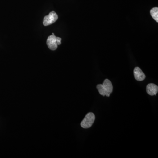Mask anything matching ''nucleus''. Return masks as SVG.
<instances>
[{"label": "nucleus", "mask_w": 158, "mask_h": 158, "mask_svg": "<svg viewBox=\"0 0 158 158\" xmlns=\"http://www.w3.org/2000/svg\"><path fill=\"white\" fill-rule=\"evenodd\" d=\"M62 38L55 36L54 33L52 35L49 36L47 40V44L48 48L51 50H56L58 48V46L61 44Z\"/></svg>", "instance_id": "obj_1"}, {"label": "nucleus", "mask_w": 158, "mask_h": 158, "mask_svg": "<svg viewBox=\"0 0 158 158\" xmlns=\"http://www.w3.org/2000/svg\"><path fill=\"white\" fill-rule=\"evenodd\" d=\"M95 119L94 114L92 113H89L86 115L85 118L81 123V126L83 128H89L92 126Z\"/></svg>", "instance_id": "obj_2"}, {"label": "nucleus", "mask_w": 158, "mask_h": 158, "mask_svg": "<svg viewBox=\"0 0 158 158\" xmlns=\"http://www.w3.org/2000/svg\"><path fill=\"white\" fill-rule=\"evenodd\" d=\"M58 19V16L56 13L54 11H52L44 18L43 25L44 26L50 25L56 22Z\"/></svg>", "instance_id": "obj_3"}, {"label": "nucleus", "mask_w": 158, "mask_h": 158, "mask_svg": "<svg viewBox=\"0 0 158 158\" xmlns=\"http://www.w3.org/2000/svg\"><path fill=\"white\" fill-rule=\"evenodd\" d=\"M103 87L105 91L106 96L109 97L113 92V86L112 82L108 79H106L102 84Z\"/></svg>", "instance_id": "obj_4"}, {"label": "nucleus", "mask_w": 158, "mask_h": 158, "mask_svg": "<svg viewBox=\"0 0 158 158\" xmlns=\"http://www.w3.org/2000/svg\"><path fill=\"white\" fill-rule=\"evenodd\" d=\"M134 74L135 79L139 81H143L146 77L144 73L142 72L141 69L138 67H136L134 69Z\"/></svg>", "instance_id": "obj_5"}, {"label": "nucleus", "mask_w": 158, "mask_h": 158, "mask_svg": "<svg viewBox=\"0 0 158 158\" xmlns=\"http://www.w3.org/2000/svg\"><path fill=\"white\" fill-rule=\"evenodd\" d=\"M146 91L151 96L156 95L158 93V87L156 85L152 83L148 84L146 87Z\"/></svg>", "instance_id": "obj_6"}, {"label": "nucleus", "mask_w": 158, "mask_h": 158, "mask_svg": "<svg viewBox=\"0 0 158 158\" xmlns=\"http://www.w3.org/2000/svg\"><path fill=\"white\" fill-rule=\"evenodd\" d=\"M150 14L152 17L157 22H158V8L155 7L150 10Z\"/></svg>", "instance_id": "obj_7"}, {"label": "nucleus", "mask_w": 158, "mask_h": 158, "mask_svg": "<svg viewBox=\"0 0 158 158\" xmlns=\"http://www.w3.org/2000/svg\"><path fill=\"white\" fill-rule=\"evenodd\" d=\"M96 88H97L98 90L99 93L101 95H102L103 96H106V93H105V91L102 85L99 84V85H97Z\"/></svg>", "instance_id": "obj_8"}]
</instances>
